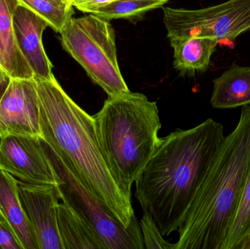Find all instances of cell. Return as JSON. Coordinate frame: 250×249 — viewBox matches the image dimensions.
Masks as SVG:
<instances>
[{
	"label": "cell",
	"mask_w": 250,
	"mask_h": 249,
	"mask_svg": "<svg viewBox=\"0 0 250 249\" xmlns=\"http://www.w3.org/2000/svg\"><path fill=\"white\" fill-rule=\"evenodd\" d=\"M224 138L223 124L210 118L160 140L135 181V197L163 236L180 228Z\"/></svg>",
	"instance_id": "cell-1"
},
{
	"label": "cell",
	"mask_w": 250,
	"mask_h": 249,
	"mask_svg": "<svg viewBox=\"0 0 250 249\" xmlns=\"http://www.w3.org/2000/svg\"><path fill=\"white\" fill-rule=\"evenodd\" d=\"M38 86L41 137L125 227L136 219L131 197L116 181L98 141L94 117L76 104L54 76H34Z\"/></svg>",
	"instance_id": "cell-2"
},
{
	"label": "cell",
	"mask_w": 250,
	"mask_h": 249,
	"mask_svg": "<svg viewBox=\"0 0 250 249\" xmlns=\"http://www.w3.org/2000/svg\"><path fill=\"white\" fill-rule=\"evenodd\" d=\"M250 168V106L225 136L179 229L173 249H223Z\"/></svg>",
	"instance_id": "cell-3"
},
{
	"label": "cell",
	"mask_w": 250,
	"mask_h": 249,
	"mask_svg": "<svg viewBox=\"0 0 250 249\" xmlns=\"http://www.w3.org/2000/svg\"><path fill=\"white\" fill-rule=\"evenodd\" d=\"M93 117L108 167L120 188L131 197L132 185L161 140L157 104L129 91L108 96Z\"/></svg>",
	"instance_id": "cell-4"
},
{
	"label": "cell",
	"mask_w": 250,
	"mask_h": 249,
	"mask_svg": "<svg viewBox=\"0 0 250 249\" xmlns=\"http://www.w3.org/2000/svg\"><path fill=\"white\" fill-rule=\"evenodd\" d=\"M60 35L64 49L108 96L129 92L120 71L115 32L109 20L94 14L71 17Z\"/></svg>",
	"instance_id": "cell-5"
},
{
	"label": "cell",
	"mask_w": 250,
	"mask_h": 249,
	"mask_svg": "<svg viewBox=\"0 0 250 249\" xmlns=\"http://www.w3.org/2000/svg\"><path fill=\"white\" fill-rule=\"evenodd\" d=\"M41 144L57 175V192L63 203L83 218L106 249H145L138 219L125 227L85 187L80 178L41 137Z\"/></svg>",
	"instance_id": "cell-6"
},
{
	"label": "cell",
	"mask_w": 250,
	"mask_h": 249,
	"mask_svg": "<svg viewBox=\"0 0 250 249\" xmlns=\"http://www.w3.org/2000/svg\"><path fill=\"white\" fill-rule=\"evenodd\" d=\"M163 13L168 38L204 36L221 42L250 29V0H228L199 10L164 7Z\"/></svg>",
	"instance_id": "cell-7"
},
{
	"label": "cell",
	"mask_w": 250,
	"mask_h": 249,
	"mask_svg": "<svg viewBox=\"0 0 250 249\" xmlns=\"http://www.w3.org/2000/svg\"><path fill=\"white\" fill-rule=\"evenodd\" d=\"M0 168L32 185L57 186V178L41 137L9 134L0 137Z\"/></svg>",
	"instance_id": "cell-8"
},
{
	"label": "cell",
	"mask_w": 250,
	"mask_h": 249,
	"mask_svg": "<svg viewBox=\"0 0 250 249\" xmlns=\"http://www.w3.org/2000/svg\"><path fill=\"white\" fill-rule=\"evenodd\" d=\"M41 137L40 103L35 78H11L0 99V137Z\"/></svg>",
	"instance_id": "cell-9"
},
{
	"label": "cell",
	"mask_w": 250,
	"mask_h": 249,
	"mask_svg": "<svg viewBox=\"0 0 250 249\" xmlns=\"http://www.w3.org/2000/svg\"><path fill=\"white\" fill-rule=\"evenodd\" d=\"M21 201L40 249H63L57 222L58 192L55 186L32 185L19 181Z\"/></svg>",
	"instance_id": "cell-10"
},
{
	"label": "cell",
	"mask_w": 250,
	"mask_h": 249,
	"mask_svg": "<svg viewBox=\"0 0 250 249\" xmlns=\"http://www.w3.org/2000/svg\"><path fill=\"white\" fill-rule=\"evenodd\" d=\"M13 25L18 45L34 76L51 78L53 65L42 44V34L50 26L48 22L29 7L19 4L13 13Z\"/></svg>",
	"instance_id": "cell-11"
},
{
	"label": "cell",
	"mask_w": 250,
	"mask_h": 249,
	"mask_svg": "<svg viewBox=\"0 0 250 249\" xmlns=\"http://www.w3.org/2000/svg\"><path fill=\"white\" fill-rule=\"evenodd\" d=\"M0 219L13 230L23 249H40L21 201L19 180L0 168Z\"/></svg>",
	"instance_id": "cell-12"
},
{
	"label": "cell",
	"mask_w": 250,
	"mask_h": 249,
	"mask_svg": "<svg viewBox=\"0 0 250 249\" xmlns=\"http://www.w3.org/2000/svg\"><path fill=\"white\" fill-rule=\"evenodd\" d=\"M19 4L18 0H0V67L10 78H32L33 72L20 51L13 25Z\"/></svg>",
	"instance_id": "cell-13"
},
{
	"label": "cell",
	"mask_w": 250,
	"mask_h": 249,
	"mask_svg": "<svg viewBox=\"0 0 250 249\" xmlns=\"http://www.w3.org/2000/svg\"><path fill=\"white\" fill-rule=\"evenodd\" d=\"M174 50L175 69L183 75L194 76L209 68L211 56L220 42L209 37H173L169 38Z\"/></svg>",
	"instance_id": "cell-14"
},
{
	"label": "cell",
	"mask_w": 250,
	"mask_h": 249,
	"mask_svg": "<svg viewBox=\"0 0 250 249\" xmlns=\"http://www.w3.org/2000/svg\"><path fill=\"white\" fill-rule=\"evenodd\" d=\"M210 103L215 109H233L250 105V66L232 64L213 80Z\"/></svg>",
	"instance_id": "cell-15"
},
{
	"label": "cell",
	"mask_w": 250,
	"mask_h": 249,
	"mask_svg": "<svg viewBox=\"0 0 250 249\" xmlns=\"http://www.w3.org/2000/svg\"><path fill=\"white\" fill-rule=\"evenodd\" d=\"M57 222L63 249H106L92 227L63 202L57 207Z\"/></svg>",
	"instance_id": "cell-16"
},
{
	"label": "cell",
	"mask_w": 250,
	"mask_h": 249,
	"mask_svg": "<svg viewBox=\"0 0 250 249\" xmlns=\"http://www.w3.org/2000/svg\"><path fill=\"white\" fill-rule=\"evenodd\" d=\"M42 16L50 27L60 33L67 20L73 17V6L70 0H18Z\"/></svg>",
	"instance_id": "cell-17"
},
{
	"label": "cell",
	"mask_w": 250,
	"mask_h": 249,
	"mask_svg": "<svg viewBox=\"0 0 250 249\" xmlns=\"http://www.w3.org/2000/svg\"><path fill=\"white\" fill-rule=\"evenodd\" d=\"M169 0H115L101 7L94 15L105 20L141 17L149 10L164 5Z\"/></svg>",
	"instance_id": "cell-18"
},
{
	"label": "cell",
	"mask_w": 250,
	"mask_h": 249,
	"mask_svg": "<svg viewBox=\"0 0 250 249\" xmlns=\"http://www.w3.org/2000/svg\"><path fill=\"white\" fill-rule=\"evenodd\" d=\"M250 235V168L237 211L228 232L223 249H236L239 243Z\"/></svg>",
	"instance_id": "cell-19"
},
{
	"label": "cell",
	"mask_w": 250,
	"mask_h": 249,
	"mask_svg": "<svg viewBox=\"0 0 250 249\" xmlns=\"http://www.w3.org/2000/svg\"><path fill=\"white\" fill-rule=\"evenodd\" d=\"M140 226L145 249H173V244L163 238V235L149 215L144 213Z\"/></svg>",
	"instance_id": "cell-20"
},
{
	"label": "cell",
	"mask_w": 250,
	"mask_h": 249,
	"mask_svg": "<svg viewBox=\"0 0 250 249\" xmlns=\"http://www.w3.org/2000/svg\"><path fill=\"white\" fill-rule=\"evenodd\" d=\"M0 249H23L16 234L8 225L0 219Z\"/></svg>",
	"instance_id": "cell-21"
},
{
	"label": "cell",
	"mask_w": 250,
	"mask_h": 249,
	"mask_svg": "<svg viewBox=\"0 0 250 249\" xmlns=\"http://www.w3.org/2000/svg\"><path fill=\"white\" fill-rule=\"evenodd\" d=\"M70 1L72 5L76 7L78 10L83 13L94 14L101 7L111 4L115 0H70Z\"/></svg>",
	"instance_id": "cell-22"
},
{
	"label": "cell",
	"mask_w": 250,
	"mask_h": 249,
	"mask_svg": "<svg viewBox=\"0 0 250 249\" xmlns=\"http://www.w3.org/2000/svg\"><path fill=\"white\" fill-rule=\"evenodd\" d=\"M10 77L0 67V99L2 97L10 81Z\"/></svg>",
	"instance_id": "cell-23"
},
{
	"label": "cell",
	"mask_w": 250,
	"mask_h": 249,
	"mask_svg": "<svg viewBox=\"0 0 250 249\" xmlns=\"http://www.w3.org/2000/svg\"><path fill=\"white\" fill-rule=\"evenodd\" d=\"M236 249H250V235L239 243Z\"/></svg>",
	"instance_id": "cell-24"
}]
</instances>
